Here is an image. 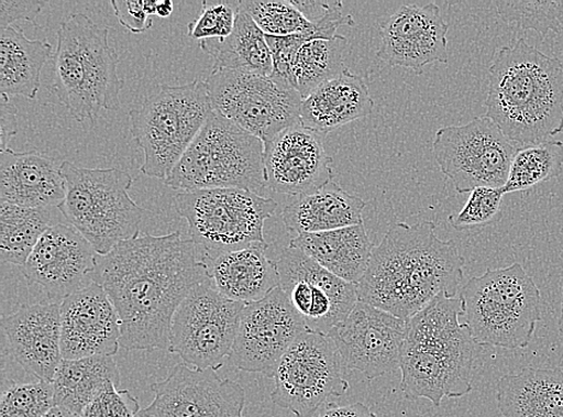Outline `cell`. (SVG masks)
Instances as JSON below:
<instances>
[{
    "label": "cell",
    "mask_w": 563,
    "mask_h": 417,
    "mask_svg": "<svg viewBox=\"0 0 563 417\" xmlns=\"http://www.w3.org/2000/svg\"><path fill=\"white\" fill-rule=\"evenodd\" d=\"M347 44V39L339 34L333 39H310L300 47L295 63V83L302 99L346 69Z\"/></svg>",
    "instance_id": "836d02e7"
},
{
    "label": "cell",
    "mask_w": 563,
    "mask_h": 417,
    "mask_svg": "<svg viewBox=\"0 0 563 417\" xmlns=\"http://www.w3.org/2000/svg\"><path fill=\"white\" fill-rule=\"evenodd\" d=\"M239 8L240 2L234 6L203 2L200 17L188 24V35L200 42L228 37L233 32Z\"/></svg>",
    "instance_id": "ab89813d"
},
{
    "label": "cell",
    "mask_w": 563,
    "mask_h": 417,
    "mask_svg": "<svg viewBox=\"0 0 563 417\" xmlns=\"http://www.w3.org/2000/svg\"><path fill=\"white\" fill-rule=\"evenodd\" d=\"M56 407L82 417L89 404L104 389L120 387L121 371L113 356L62 360L52 382Z\"/></svg>",
    "instance_id": "4dcf8cb0"
},
{
    "label": "cell",
    "mask_w": 563,
    "mask_h": 417,
    "mask_svg": "<svg viewBox=\"0 0 563 417\" xmlns=\"http://www.w3.org/2000/svg\"><path fill=\"white\" fill-rule=\"evenodd\" d=\"M44 417H81L62 407H55L49 410Z\"/></svg>",
    "instance_id": "681fc988"
},
{
    "label": "cell",
    "mask_w": 563,
    "mask_h": 417,
    "mask_svg": "<svg viewBox=\"0 0 563 417\" xmlns=\"http://www.w3.org/2000/svg\"><path fill=\"white\" fill-rule=\"evenodd\" d=\"M164 182L180 191L235 188L260 195L267 188L265 143L214 110Z\"/></svg>",
    "instance_id": "52a82bcc"
},
{
    "label": "cell",
    "mask_w": 563,
    "mask_h": 417,
    "mask_svg": "<svg viewBox=\"0 0 563 417\" xmlns=\"http://www.w3.org/2000/svg\"><path fill=\"white\" fill-rule=\"evenodd\" d=\"M462 317L461 296L440 294L408 320L400 389L409 400L426 398L439 408L443 398L473 391L477 343Z\"/></svg>",
    "instance_id": "277c9868"
},
{
    "label": "cell",
    "mask_w": 563,
    "mask_h": 417,
    "mask_svg": "<svg viewBox=\"0 0 563 417\" xmlns=\"http://www.w3.org/2000/svg\"><path fill=\"white\" fill-rule=\"evenodd\" d=\"M464 267L456 243L441 240L434 221L398 223L375 246L358 299L408 321L440 294L456 296Z\"/></svg>",
    "instance_id": "7a4b0ae2"
},
{
    "label": "cell",
    "mask_w": 563,
    "mask_h": 417,
    "mask_svg": "<svg viewBox=\"0 0 563 417\" xmlns=\"http://www.w3.org/2000/svg\"><path fill=\"white\" fill-rule=\"evenodd\" d=\"M213 111L200 77L183 86H161L141 109L131 110V134L145 156L141 173L165 180Z\"/></svg>",
    "instance_id": "9c48e42d"
},
{
    "label": "cell",
    "mask_w": 563,
    "mask_h": 417,
    "mask_svg": "<svg viewBox=\"0 0 563 417\" xmlns=\"http://www.w3.org/2000/svg\"><path fill=\"white\" fill-rule=\"evenodd\" d=\"M324 134L302 124L287 128L265 145L267 188L303 198L335 178Z\"/></svg>",
    "instance_id": "ffe728a7"
},
{
    "label": "cell",
    "mask_w": 563,
    "mask_h": 417,
    "mask_svg": "<svg viewBox=\"0 0 563 417\" xmlns=\"http://www.w3.org/2000/svg\"><path fill=\"white\" fill-rule=\"evenodd\" d=\"M563 172V142L548 140L518 149L505 187V195L527 191Z\"/></svg>",
    "instance_id": "e575fe53"
},
{
    "label": "cell",
    "mask_w": 563,
    "mask_h": 417,
    "mask_svg": "<svg viewBox=\"0 0 563 417\" xmlns=\"http://www.w3.org/2000/svg\"><path fill=\"white\" fill-rule=\"evenodd\" d=\"M198 245L179 231L150 233L117 244L98 256L95 282L108 293L122 321L121 348L168 350L176 310L208 281Z\"/></svg>",
    "instance_id": "6da1fadb"
},
{
    "label": "cell",
    "mask_w": 563,
    "mask_h": 417,
    "mask_svg": "<svg viewBox=\"0 0 563 417\" xmlns=\"http://www.w3.org/2000/svg\"><path fill=\"white\" fill-rule=\"evenodd\" d=\"M67 194L58 210L99 255L140 234L145 210L130 198L133 177L121 168H86L60 164Z\"/></svg>",
    "instance_id": "ba28073f"
},
{
    "label": "cell",
    "mask_w": 563,
    "mask_h": 417,
    "mask_svg": "<svg viewBox=\"0 0 563 417\" xmlns=\"http://www.w3.org/2000/svg\"><path fill=\"white\" fill-rule=\"evenodd\" d=\"M154 399L141 417H244L245 391L213 370L178 363L166 380L151 385Z\"/></svg>",
    "instance_id": "ac0fdd59"
},
{
    "label": "cell",
    "mask_w": 563,
    "mask_h": 417,
    "mask_svg": "<svg viewBox=\"0 0 563 417\" xmlns=\"http://www.w3.org/2000/svg\"><path fill=\"white\" fill-rule=\"evenodd\" d=\"M496 400L504 417H563V371L528 367L506 374Z\"/></svg>",
    "instance_id": "83f0119b"
},
{
    "label": "cell",
    "mask_w": 563,
    "mask_h": 417,
    "mask_svg": "<svg viewBox=\"0 0 563 417\" xmlns=\"http://www.w3.org/2000/svg\"><path fill=\"white\" fill-rule=\"evenodd\" d=\"M500 15L521 31H534L545 37L563 29V0H521L499 4Z\"/></svg>",
    "instance_id": "8d00e7d4"
},
{
    "label": "cell",
    "mask_w": 563,
    "mask_h": 417,
    "mask_svg": "<svg viewBox=\"0 0 563 417\" xmlns=\"http://www.w3.org/2000/svg\"><path fill=\"white\" fill-rule=\"evenodd\" d=\"M273 59V80L296 89L295 63L300 47L311 37L307 35H266ZM297 90V89H296Z\"/></svg>",
    "instance_id": "60d3db41"
},
{
    "label": "cell",
    "mask_w": 563,
    "mask_h": 417,
    "mask_svg": "<svg viewBox=\"0 0 563 417\" xmlns=\"http://www.w3.org/2000/svg\"><path fill=\"white\" fill-rule=\"evenodd\" d=\"M289 246L352 284L362 281L375 250L364 223L332 231L300 233Z\"/></svg>",
    "instance_id": "4316f807"
},
{
    "label": "cell",
    "mask_w": 563,
    "mask_h": 417,
    "mask_svg": "<svg viewBox=\"0 0 563 417\" xmlns=\"http://www.w3.org/2000/svg\"><path fill=\"white\" fill-rule=\"evenodd\" d=\"M292 3L302 12V14L312 23L318 24L322 19L330 14V12L340 3V2H305V0H300V2H296L292 0Z\"/></svg>",
    "instance_id": "7dc6e473"
},
{
    "label": "cell",
    "mask_w": 563,
    "mask_h": 417,
    "mask_svg": "<svg viewBox=\"0 0 563 417\" xmlns=\"http://www.w3.org/2000/svg\"><path fill=\"white\" fill-rule=\"evenodd\" d=\"M174 205L188 221L190 240L209 257L268 245L265 223L278 208L273 199L235 188L181 191Z\"/></svg>",
    "instance_id": "30bf717a"
},
{
    "label": "cell",
    "mask_w": 563,
    "mask_h": 417,
    "mask_svg": "<svg viewBox=\"0 0 563 417\" xmlns=\"http://www.w3.org/2000/svg\"><path fill=\"white\" fill-rule=\"evenodd\" d=\"M277 265L280 288L307 331L329 334L360 301L357 284L334 276L295 248H286Z\"/></svg>",
    "instance_id": "9a60e30c"
},
{
    "label": "cell",
    "mask_w": 563,
    "mask_h": 417,
    "mask_svg": "<svg viewBox=\"0 0 563 417\" xmlns=\"http://www.w3.org/2000/svg\"><path fill=\"white\" fill-rule=\"evenodd\" d=\"M518 147L487 116L438 130L433 152L456 193L504 188Z\"/></svg>",
    "instance_id": "4fadbf2b"
},
{
    "label": "cell",
    "mask_w": 563,
    "mask_h": 417,
    "mask_svg": "<svg viewBox=\"0 0 563 417\" xmlns=\"http://www.w3.org/2000/svg\"><path fill=\"white\" fill-rule=\"evenodd\" d=\"M121 318L99 283H91L60 304L64 360L114 356L121 348Z\"/></svg>",
    "instance_id": "7402d4cb"
},
{
    "label": "cell",
    "mask_w": 563,
    "mask_h": 417,
    "mask_svg": "<svg viewBox=\"0 0 563 417\" xmlns=\"http://www.w3.org/2000/svg\"><path fill=\"white\" fill-rule=\"evenodd\" d=\"M45 6L46 2L42 0H0V32L12 28L19 21L35 24Z\"/></svg>",
    "instance_id": "ee69618b"
},
{
    "label": "cell",
    "mask_w": 563,
    "mask_h": 417,
    "mask_svg": "<svg viewBox=\"0 0 563 417\" xmlns=\"http://www.w3.org/2000/svg\"><path fill=\"white\" fill-rule=\"evenodd\" d=\"M244 304L222 296L211 279L196 286L175 312L168 353L188 367L219 371L231 359Z\"/></svg>",
    "instance_id": "8fae6325"
},
{
    "label": "cell",
    "mask_w": 563,
    "mask_h": 417,
    "mask_svg": "<svg viewBox=\"0 0 563 417\" xmlns=\"http://www.w3.org/2000/svg\"><path fill=\"white\" fill-rule=\"evenodd\" d=\"M487 117L520 147L563 132V62L519 39L489 68Z\"/></svg>",
    "instance_id": "3957f363"
},
{
    "label": "cell",
    "mask_w": 563,
    "mask_h": 417,
    "mask_svg": "<svg viewBox=\"0 0 563 417\" xmlns=\"http://www.w3.org/2000/svg\"><path fill=\"white\" fill-rule=\"evenodd\" d=\"M205 54L214 59L213 70H232L271 76L273 59L267 37L254 20L239 8L233 32L224 39L200 42Z\"/></svg>",
    "instance_id": "1f68e13d"
},
{
    "label": "cell",
    "mask_w": 563,
    "mask_h": 417,
    "mask_svg": "<svg viewBox=\"0 0 563 417\" xmlns=\"http://www.w3.org/2000/svg\"><path fill=\"white\" fill-rule=\"evenodd\" d=\"M206 85L214 110L265 145L285 129L300 124L302 97L271 76L213 70Z\"/></svg>",
    "instance_id": "7c38bea8"
},
{
    "label": "cell",
    "mask_w": 563,
    "mask_h": 417,
    "mask_svg": "<svg viewBox=\"0 0 563 417\" xmlns=\"http://www.w3.org/2000/svg\"><path fill=\"white\" fill-rule=\"evenodd\" d=\"M141 415L139 399L128 389L111 386L89 404L82 417H137Z\"/></svg>",
    "instance_id": "b9f144b4"
},
{
    "label": "cell",
    "mask_w": 563,
    "mask_h": 417,
    "mask_svg": "<svg viewBox=\"0 0 563 417\" xmlns=\"http://www.w3.org/2000/svg\"><path fill=\"white\" fill-rule=\"evenodd\" d=\"M67 194L60 165L38 151L0 155V201L31 208H58Z\"/></svg>",
    "instance_id": "cb8c5ba5"
},
{
    "label": "cell",
    "mask_w": 563,
    "mask_h": 417,
    "mask_svg": "<svg viewBox=\"0 0 563 417\" xmlns=\"http://www.w3.org/2000/svg\"><path fill=\"white\" fill-rule=\"evenodd\" d=\"M0 92L34 100L41 89L44 65L52 58V45L31 41L22 30L0 32Z\"/></svg>",
    "instance_id": "f546056e"
},
{
    "label": "cell",
    "mask_w": 563,
    "mask_h": 417,
    "mask_svg": "<svg viewBox=\"0 0 563 417\" xmlns=\"http://www.w3.org/2000/svg\"><path fill=\"white\" fill-rule=\"evenodd\" d=\"M57 39L52 90L73 119L85 123L102 110H120L124 80L118 75L120 58L110 31L85 14H74L62 21Z\"/></svg>",
    "instance_id": "5b68a950"
},
{
    "label": "cell",
    "mask_w": 563,
    "mask_h": 417,
    "mask_svg": "<svg viewBox=\"0 0 563 417\" xmlns=\"http://www.w3.org/2000/svg\"><path fill=\"white\" fill-rule=\"evenodd\" d=\"M559 331L563 334V282H562V299H561V312L559 318Z\"/></svg>",
    "instance_id": "f907efd6"
},
{
    "label": "cell",
    "mask_w": 563,
    "mask_h": 417,
    "mask_svg": "<svg viewBox=\"0 0 563 417\" xmlns=\"http://www.w3.org/2000/svg\"><path fill=\"white\" fill-rule=\"evenodd\" d=\"M19 133L18 111L10 103V98L0 97V146L2 152L10 150V142Z\"/></svg>",
    "instance_id": "f6af8a7d"
},
{
    "label": "cell",
    "mask_w": 563,
    "mask_h": 417,
    "mask_svg": "<svg viewBox=\"0 0 563 417\" xmlns=\"http://www.w3.org/2000/svg\"><path fill=\"white\" fill-rule=\"evenodd\" d=\"M342 356L327 334L305 331L286 351L274 374L272 402L296 417H310L330 397L350 388Z\"/></svg>",
    "instance_id": "5bb4252c"
},
{
    "label": "cell",
    "mask_w": 563,
    "mask_h": 417,
    "mask_svg": "<svg viewBox=\"0 0 563 417\" xmlns=\"http://www.w3.org/2000/svg\"><path fill=\"white\" fill-rule=\"evenodd\" d=\"M374 107V99L364 78L346 68L303 99L300 124L327 135L369 116Z\"/></svg>",
    "instance_id": "484cf974"
},
{
    "label": "cell",
    "mask_w": 563,
    "mask_h": 417,
    "mask_svg": "<svg viewBox=\"0 0 563 417\" xmlns=\"http://www.w3.org/2000/svg\"><path fill=\"white\" fill-rule=\"evenodd\" d=\"M505 193L503 188L481 187L470 193L460 213L449 217L450 224L457 231L492 223L500 213Z\"/></svg>",
    "instance_id": "f35d334b"
},
{
    "label": "cell",
    "mask_w": 563,
    "mask_h": 417,
    "mask_svg": "<svg viewBox=\"0 0 563 417\" xmlns=\"http://www.w3.org/2000/svg\"><path fill=\"white\" fill-rule=\"evenodd\" d=\"M111 6L115 18L129 32L141 34L152 29L153 20L143 0H112Z\"/></svg>",
    "instance_id": "7bdbcfd3"
},
{
    "label": "cell",
    "mask_w": 563,
    "mask_h": 417,
    "mask_svg": "<svg viewBox=\"0 0 563 417\" xmlns=\"http://www.w3.org/2000/svg\"><path fill=\"white\" fill-rule=\"evenodd\" d=\"M448 33L437 4L402 6L379 23L382 44L376 56L390 67L422 74L429 64L449 63Z\"/></svg>",
    "instance_id": "44dd1931"
},
{
    "label": "cell",
    "mask_w": 563,
    "mask_h": 417,
    "mask_svg": "<svg viewBox=\"0 0 563 417\" xmlns=\"http://www.w3.org/2000/svg\"><path fill=\"white\" fill-rule=\"evenodd\" d=\"M461 298L462 318L477 345L526 349L542 319L539 286L518 263L471 278Z\"/></svg>",
    "instance_id": "8992f818"
},
{
    "label": "cell",
    "mask_w": 563,
    "mask_h": 417,
    "mask_svg": "<svg viewBox=\"0 0 563 417\" xmlns=\"http://www.w3.org/2000/svg\"><path fill=\"white\" fill-rule=\"evenodd\" d=\"M366 202L331 182L321 189L286 206L282 213L287 232L313 233L363 223Z\"/></svg>",
    "instance_id": "f1b7e54d"
},
{
    "label": "cell",
    "mask_w": 563,
    "mask_h": 417,
    "mask_svg": "<svg viewBox=\"0 0 563 417\" xmlns=\"http://www.w3.org/2000/svg\"><path fill=\"white\" fill-rule=\"evenodd\" d=\"M55 407V389L51 383H10L0 400V417H44Z\"/></svg>",
    "instance_id": "74e56055"
},
{
    "label": "cell",
    "mask_w": 563,
    "mask_h": 417,
    "mask_svg": "<svg viewBox=\"0 0 563 417\" xmlns=\"http://www.w3.org/2000/svg\"><path fill=\"white\" fill-rule=\"evenodd\" d=\"M307 331L283 289L244 306L231 360L240 371L274 377L298 336Z\"/></svg>",
    "instance_id": "2e32d148"
},
{
    "label": "cell",
    "mask_w": 563,
    "mask_h": 417,
    "mask_svg": "<svg viewBox=\"0 0 563 417\" xmlns=\"http://www.w3.org/2000/svg\"><path fill=\"white\" fill-rule=\"evenodd\" d=\"M267 250L268 245H256L216 257L202 255L201 260L209 279L222 296L249 305L261 301L280 286L277 262L267 257Z\"/></svg>",
    "instance_id": "d4e9b609"
},
{
    "label": "cell",
    "mask_w": 563,
    "mask_h": 417,
    "mask_svg": "<svg viewBox=\"0 0 563 417\" xmlns=\"http://www.w3.org/2000/svg\"><path fill=\"white\" fill-rule=\"evenodd\" d=\"M408 321L358 301L350 316L327 336L335 344L347 372L366 380L400 371L401 349Z\"/></svg>",
    "instance_id": "e0dca14e"
},
{
    "label": "cell",
    "mask_w": 563,
    "mask_h": 417,
    "mask_svg": "<svg viewBox=\"0 0 563 417\" xmlns=\"http://www.w3.org/2000/svg\"><path fill=\"white\" fill-rule=\"evenodd\" d=\"M318 417H377L375 413L363 403L338 406L335 403H325Z\"/></svg>",
    "instance_id": "bcb514c9"
},
{
    "label": "cell",
    "mask_w": 563,
    "mask_h": 417,
    "mask_svg": "<svg viewBox=\"0 0 563 417\" xmlns=\"http://www.w3.org/2000/svg\"><path fill=\"white\" fill-rule=\"evenodd\" d=\"M98 256L80 232L71 226L51 227L22 266V275L30 284L42 286L52 304L95 283Z\"/></svg>",
    "instance_id": "d6986e66"
},
{
    "label": "cell",
    "mask_w": 563,
    "mask_h": 417,
    "mask_svg": "<svg viewBox=\"0 0 563 417\" xmlns=\"http://www.w3.org/2000/svg\"><path fill=\"white\" fill-rule=\"evenodd\" d=\"M55 208L0 205V256L2 262L23 266L43 234L56 223Z\"/></svg>",
    "instance_id": "d6a6232c"
},
{
    "label": "cell",
    "mask_w": 563,
    "mask_h": 417,
    "mask_svg": "<svg viewBox=\"0 0 563 417\" xmlns=\"http://www.w3.org/2000/svg\"><path fill=\"white\" fill-rule=\"evenodd\" d=\"M9 351L37 381L54 382L63 360L60 305L24 306L2 319Z\"/></svg>",
    "instance_id": "603a6c76"
},
{
    "label": "cell",
    "mask_w": 563,
    "mask_h": 417,
    "mask_svg": "<svg viewBox=\"0 0 563 417\" xmlns=\"http://www.w3.org/2000/svg\"><path fill=\"white\" fill-rule=\"evenodd\" d=\"M174 12V3L172 0H156V17L166 19L172 17Z\"/></svg>",
    "instance_id": "c3c4849f"
},
{
    "label": "cell",
    "mask_w": 563,
    "mask_h": 417,
    "mask_svg": "<svg viewBox=\"0 0 563 417\" xmlns=\"http://www.w3.org/2000/svg\"><path fill=\"white\" fill-rule=\"evenodd\" d=\"M240 7L266 35H307L311 39H324L318 25L312 24L292 0H242Z\"/></svg>",
    "instance_id": "d590c367"
}]
</instances>
